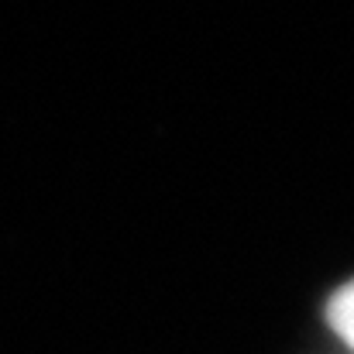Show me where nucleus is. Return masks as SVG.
<instances>
[{
	"label": "nucleus",
	"instance_id": "f257e3e1",
	"mask_svg": "<svg viewBox=\"0 0 354 354\" xmlns=\"http://www.w3.org/2000/svg\"><path fill=\"white\" fill-rule=\"evenodd\" d=\"M327 320H330L334 334L354 351V282L341 286V289L330 296V303H327Z\"/></svg>",
	"mask_w": 354,
	"mask_h": 354
}]
</instances>
